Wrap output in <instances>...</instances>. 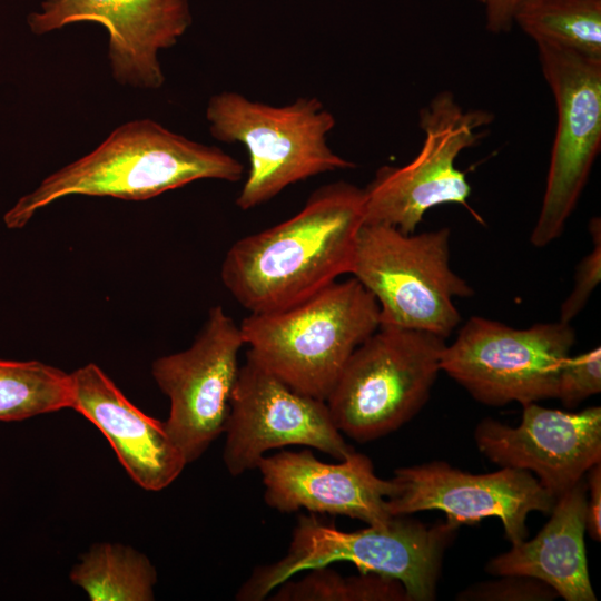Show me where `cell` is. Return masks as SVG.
Segmentation results:
<instances>
[{
	"label": "cell",
	"mask_w": 601,
	"mask_h": 601,
	"mask_svg": "<svg viewBox=\"0 0 601 601\" xmlns=\"http://www.w3.org/2000/svg\"><path fill=\"white\" fill-rule=\"evenodd\" d=\"M363 224L364 190L346 181L324 185L289 219L233 244L223 284L250 313L295 305L351 273Z\"/></svg>",
	"instance_id": "obj_1"
},
{
	"label": "cell",
	"mask_w": 601,
	"mask_h": 601,
	"mask_svg": "<svg viewBox=\"0 0 601 601\" xmlns=\"http://www.w3.org/2000/svg\"><path fill=\"white\" fill-rule=\"evenodd\" d=\"M240 161L216 146L173 132L152 119L122 124L91 152L46 177L4 214L24 227L41 208L72 195L145 200L198 179L238 181Z\"/></svg>",
	"instance_id": "obj_2"
},
{
	"label": "cell",
	"mask_w": 601,
	"mask_h": 601,
	"mask_svg": "<svg viewBox=\"0 0 601 601\" xmlns=\"http://www.w3.org/2000/svg\"><path fill=\"white\" fill-rule=\"evenodd\" d=\"M380 326L374 296L355 278L239 324L249 354L292 388L326 401L355 348Z\"/></svg>",
	"instance_id": "obj_3"
},
{
	"label": "cell",
	"mask_w": 601,
	"mask_h": 601,
	"mask_svg": "<svg viewBox=\"0 0 601 601\" xmlns=\"http://www.w3.org/2000/svg\"><path fill=\"white\" fill-rule=\"evenodd\" d=\"M456 530L446 521L427 525L403 515L385 525L347 532L321 522L313 513L300 514L287 553L256 568L236 600L260 601L302 571L349 562L359 573L398 581L408 601H431L436 597L443 556Z\"/></svg>",
	"instance_id": "obj_4"
},
{
	"label": "cell",
	"mask_w": 601,
	"mask_h": 601,
	"mask_svg": "<svg viewBox=\"0 0 601 601\" xmlns=\"http://www.w3.org/2000/svg\"><path fill=\"white\" fill-rule=\"evenodd\" d=\"M206 119L215 139L239 142L248 151L247 178L236 198L242 210L270 200L297 181L355 167L327 145L336 120L316 97L275 107L223 91L210 97Z\"/></svg>",
	"instance_id": "obj_5"
},
{
	"label": "cell",
	"mask_w": 601,
	"mask_h": 601,
	"mask_svg": "<svg viewBox=\"0 0 601 601\" xmlns=\"http://www.w3.org/2000/svg\"><path fill=\"white\" fill-rule=\"evenodd\" d=\"M374 296L380 326L451 335L461 321L455 297L473 289L450 267V230L404 234L384 224H363L351 273Z\"/></svg>",
	"instance_id": "obj_6"
},
{
	"label": "cell",
	"mask_w": 601,
	"mask_h": 601,
	"mask_svg": "<svg viewBox=\"0 0 601 601\" xmlns=\"http://www.w3.org/2000/svg\"><path fill=\"white\" fill-rule=\"evenodd\" d=\"M444 338L378 326L347 359L326 398L336 428L357 442L382 437L427 402L441 371Z\"/></svg>",
	"instance_id": "obj_7"
},
{
	"label": "cell",
	"mask_w": 601,
	"mask_h": 601,
	"mask_svg": "<svg viewBox=\"0 0 601 601\" xmlns=\"http://www.w3.org/2000/svg\"><path fill=\"white\" fill-rule=\"evenodd\" d=\"M574 339L571 325L560 321L519 329L474 316L445 345L441 371L481 403H536L555 398Z\"/></svg>",
	"instance_id": "obj_8"
},
{
	"label": "cell",
	"mask_w": 601,
	"mask_h": 601,
	"mask_svg": "<svg viewBox=\"0 0 601 601\" xmlns=\"http://www.w3.org/2000/svg\"><path fill=\"white\" fill-rule=\"evenodd\" d=\"M485 110H464L450 91L437 93L420 111L424 140L401 167L383 166L364 190V224L390 225L413 234L424 214L442 204L466 206L471 186L455 160L492 122Z\"/></svg>",
	"instance_id": "obj_9"
},
{
	"label": "cell",
	"mask_w": 601,
	"mask_h": 601,
	"mask_svg": "<svg viewBox=\"0 0 601 601\" xmlns=\"http://www.w3.org/2000/svg\"><path fill=\"white\" fill-rule=\"evenodd\" d=\"M556 107L546 187L531 234L535 247L556 239L574 210L601 147V57L538 42Z\"/></svg>",
	"instance_id": "obj_10"
},
{
	"label": "cell",
	"mask_w": 601,
	"mask_h": 601,
	"mask_svg": "<svg viewBox=\"0 0 601 601\" xmlns=\"http://www.w3.org/2000/svg\"><path fill=\"white\" fill-rule=\"evenodd\" d=\"M224 433L223 459L234 476L257 469L267 451L287 445L311 446L338 461L354 451L325 401L292 388L249 354L239 366Z\"/></svg>",
	"instance_id": "obj_11"
},
{
	"label": "cell",
	"mask_w": 601,
	"mask_h": 601,
	"mask_svg": "<svg viewBox=\"0 0 601 601\" xmlns=\"http://www.w3.org/2000/svg\"><path fill=\"white\" fill-rule=\"evenodd\" d=\"M244 345L239 325L218 305L187 349L152 363L151 374L170 401L166 430L187 464L225 432Z\"/></svg>",
	"instance_id": "obj_12"
},
{
	"label": "cell",
	"mask_w": 601,
	"mask_h": 601,
	"mask_svg": "<svg viewBox=\"0 0 601 601\" xmlns=\"http://www.w3.org/2000/svg\"><path fill=\"white\" fill-rule=\"evenodd\" d=\"M393 481L396 492L387 500L392 516L437 510L457 528L497 518L512 544L528 536L529 514L550 513L556 500L532 473L512 467L473 474L434 461L400 467Z\"/></svg>",
	"instance_id": "obj_13"
},
{
	"label": "cell",
	"mask_w": 601,
	"mask_h": 601,
	"mask_svg": "<svg viewBox=\"0 0 601 601\" xmlns=\"http://www.w3.org/2000/svg\"><path fill=\"white\" fill-rule=\"evenodd\" d=\"M104 26L114 79L157 89L165 82L158 52L175 46L193 22L189 0H43L28 26L43 35L75 22Z\"/></svg>",
	"instance_id": "obj_14"
},
{
	"label": "cell",
	"mask_w": 601,
	"mask_h": 601,
	"mask_svg": "<svg viewBox=\"0 0 601 601\" xmlns=\"http://www.w3.org/2000/svg\"><path fill=\"white\" fill-rule=\"evenodd\" d=\"M522 406L518 426L481 421L474 432L476 446L501 467L534 473L556 499L601 462V408L563 412L536 403Z\"/></svg>",
	"instance_id": "obj_15"
},
{
	"label": "cell",
	"mask_w": 601,
	"mask_h": 601,
	"mask_svg": "<svg viewBox=\"0 0 601 601\" xmlns=\"http://www.w3.org/2000/svg\"><path fill=\"white\" fill-rule=\"evenodd\" d=\"M257 469L265 487L264 500L279 512L306 509L357 519L367 525H385L394 516L387 500L396 483L378 477L372 461L353 451L339 463L317 460L308 450L282 451L264 456Z\"/></svg>",
	"instance_id": "obj_16"
},
{
	"label": "cell",
	"mask_w": 601,
	"mask_h": 601,
	"mask_svg": "<svg viewBox=\"0 0 601 601\" xmlns=\"http://www.w3.org/2000/svg\"><path fill=\"white\" fill-rule=\"evenodd\" d=\"M73 408L106 436L128 475L147 491L170 485L187 462L165 422L136 407L96 365L70 374Z\"/></svg>",
	"instance_id": "obj_17"
},
{
	"label": "cell",
	"mask_w": 601,
	"mask_h": 601,
	"mask_svg": "<svg viewBox=\"0 0 601 601\" xmlns=\"http://www.w3.org/2000/svg\"><path fill=\"white\" fill-rule=\"evenodd\" d=\"M551 518L532 540L491 559L492 575H525L550 585L566 601H595L588 570L587 485L583 480L556 497Z\"/></svg>",
	"instance_id": "obj_18"
},
{
	"label": "cell",
	"mask_w": 601,
	"mask_h": 601,
	"mask_svg": "<svg viewBox=\"0 0 601 601\" xmlns=\"http://www.w3.org/2000/svg\"><path fill=\"white\" fill-rule=\"evenodd\" d=\"M69 577L91 601L155 599L156 569L146 555L120 543L93 544Z\"/></svg>",
	"instance_id": "obj_19"
},
{
	"label": "cell",
	"mask_w": 601,
	"mask_h": 601,
	"mask_svg": "<svg viewBox=\"0 0 601 601\" xmlns=\"http://www.w3.org/2000/svg\"><path fill=\"white\" fill-rule=\"evenodd\" d=\"M513 23L535 43L601 57V0H521Z\"/></svg>",
	"instance_id": "obj_20"
},
{
	"label": "cell",
	"mask_w": 601,
	"mask_h": 601,
	"mask_svg": "<svg viewBox=\"0 0 601 601\" xmlns=\"http://www.w3.org/2000/svg\"><path fill=\"white\" fill-rule=\"evenodd\" d=\"M70 374L38 361L0 359V421L70 407Z\"/></svg>",
	"instance_id": "obj_21"
},
{
	"label": "cell",
	"mask_w": 601,
	"mask_h": 601,
	"mask_svg": "<svg viewBox=\"0 0 601 601\" xmlns=\"http://www.w3.org/2000/svg\"><path fill=\"white\" fill-rule=\"evenodd\" d=\"M273 601H408L396 580L374 573L343 577L328 566L309 570L300 580H287L270 595Z\"/></svg>",
	"instance_id": "obj_22"
},
{
	"label": "cell",
	"mask_w": 601,
	"mask_h": 601,
	"mask_svg": "<svg viewBox=\"0 0 601 601\" xmlns=\"http://www.w3.org/2000/svg\"><path fill=\"white\" fill-rule=\"evenodd\" d=\"M601 392V349L595 347L563 361L558 378L555 398L572 408L591 395Z\"/></svg>",
	"instance_id": "obj_23"
},
{
	"label": "cell",
	"mask_w": 601,
	"mask_h": 601,
	"mask_svg": "<svg viewBox=\"0 0 601 601\" xmlns=\"http://www.w3.org/2000/svg\"><path fill=\"white\" fill-rule=\"evenodd\" d=\"M500 579L475 583L462 590L461 601H550L558 593L546 583L525 575H499Z\"/></svg>",
	"instance_id": "obj_24"
},
{
	"label": "cell",
	"mask_w": 601,
	"mask_h": 601,
	"mask_svg": "<svg viewBox=\"0 0 601 601\" xmlns=\"http://www.w3.org/2000/svg\"><path fill=\"white\" fill-rule=\"evenodd\" d=\"M589 230L593 240V249L578 265L572 293L561 305L560 322L570 324L583 309L590 295L601 278V221L599 217L591 219Z\"/></svg>",
	"instance_id": "obj_25"
},
{
	"label": "cell",
	"mask_w": 601,
	"mask_h": 601,
	"mask_svg": "<svg viewBox=\"0 0 601 601\" xmlns=\"http://www.w3.org/2000/svg\"><path fill=\"white\" fill-rule=\"evenodd\" d=\"M587 532L594 540H601V462L587 473Z\"/></svg>",
	"instance_id": "obj_26"
},
{
	"label": "cell",
	"mask_w": 601,
	"mask_h": 601,
	"mask_svg": "<svg viewBox=\"0 0 601 601\" xmlns=\"http://www.w3.org/2000/svg\"><path fill=\"white\" fill-rule=\"evenodd\" d=\"M521 0H482L486 11V27L493 33L509 31Z\"/></svg>",
	"instance_id": "obj_27"
},
{
	"label": "cell",
	"mask_w": 601,
	"mask_h": 601,
	"mask_svg": "<svg viewBox=\"0 0 601 601\" xmlns=\"http://www.w3.org/2000/svg\"><path fill=\"white\" fill-rule=\"evenodd\" d=\"M479 1H482V0H479Z\"/></svg>",
	"instance_id": "obj_28"
}]
</instances>
